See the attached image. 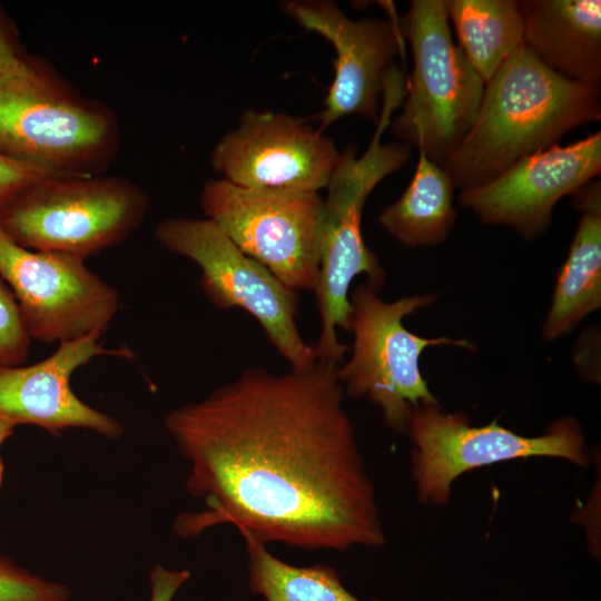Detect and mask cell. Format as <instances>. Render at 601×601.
<instances>
[{"instance_id": "484cf974", "label": "cell", "mask_w": 601, "mask_h": 601, "mask_svg": "<svg viewBox=\"0 0 601 601\" xmlns=\"http://www.w3.org/2000/svg\"><path fill=\"white\" fill-rule=\"evenodd\" d=\"M3 473H4V465H3V461H2V459L0 456V487H1V484H2V481H3Z\"/></svg>"}, {"instance_id": "8992f818", "label": "cell", "mask_w": 601, "mask_h": 601, "mask_svg": "<svg viewBox=\"0 0 601 601\" xmlns=\"http://www.w3.org/2000/svg\"><path fill=\"white\" fill-rule=\"evenodd\" d=\"M434 300L432 294H415L386 302L367 283L358 285L349 296L354 341L351 357L337 367L338 380L348 395L366 397L377 406L385 424L397 433H406L415 408L439 404L421 373L423 351L444 345L475 348L466 339L425 338L404 326L407 315Z\"/></svg>"}, {"instance_id": "4fadbf2b", "label": "cell", "mask_w": 601, "mask_h": 601, "mask_svg": "<svg viewBox=\"0 0 601 601\" xmlns=\"http://www.w3.org/2000/svg\"><path fill=\"white\" fill-rule=\"evenodd\" d=\"M283 8L302 27L328 40L336 52L325 108L316 116L319 130L348 115L377 121L384 76L402 46L397 18L353 20L328 0H292Z\"/></svg>"}, {"instance_id": "e0dca14e", "label": "cell", "mask_w": 601, "mask_h": 601, "mask_svg": "<svg viewBox=\"0 0 601 601\" xmlns=\"http://www.w3.org/2000/svg\"><path fill=\"white\" fill-rule=\"evenodd\" d=\"M413 177L402 196L387 206L378 221L400 244L437 246L445 242L456 220L454 183L449 171L418 151Z\"/></svg>"}, {"instance_id": "d4e9b609", "label": "cell", "mask_w": 601, "mask_h": 601, "mask_svg": "<svg viewBox=\"0 0 601 601\" xmlns=\"http://www.w3.org/2000/svg\"><path fill=\"white\" fill-rule=\"evenodd\" d=\"M16 428V425L0 417V446L9 439Z\"/></svg>"}, {"instance_id": "9a60e30c", "label": "cell", "mask_w": 601, "mask_h": 601, "mask_svg": "<svg viewBox=\"0 0 601 601\" xmlns=\"http://www.w3.org/2000/svg\"><path fill=\"white\" fill-rule=\"evenodd\" d=\"M518 4L523 46L562 77L600 87V0H521Z\"/></svg>"}, {"instance_id": "603a6c76", "label": "cell", "mask_w": 601, "mask_h": 601, "mask_svg": "<svg viewBox=\"0 0 601 601\" xmlns=\"http://www.w3.org/2000/svg\"><path fill=\"white\" fill-rule=\"evenodd\" d=\"M190 578V572L186 569H168L159 563L155 564L150 571V600L149 601H171L180 587Z\"/></svg>"}, {"instance_id": "44dd1931", "label": "cell", "mask_w": 601, "mask_h": 601, "mask_svg": "<svg viewBox=\"0 0 601 601\" xmlns=\"http://www.w3.org/2000/svg\"><path fill=\"white\" fill-rule=\"evenodd\" d=\"M30 342L16 298L0 278V367L22 365L27 361Z\"/></svg>"}, {"instance_id": "cb8c5ba5", "label": "cell", "mask_w": 601, "mask_h": 601, "mask_svg": "<svg viewBox=\"0 0 601 601\" xmlns=\"http://www.w3.org/2000/svg\"><path fill=\"white\" fill-rule=\"evenodd\" d=\"M24 53L18 30L0 4V72L14 65Z\"/></svg>"}, {"instance_id": "ffe728a7", "label": "cell", "mask_w": 601, "mask_h": 601, "mask_svg": "<svg viewBox=\"0 0 601 601\" xmlns=\"http://www.w3.org/2000/svg\"><path fill=\"white\" fill-rule=\"evenodd\" d=\"M70 589L19 566L0 554V601H69Z\"/></svg>"}, {"instance_id": "5bb4252c", "label": "cell", "mask_w": 601, "mask_h": 601, "mask_svg": "<svg viewBox=\"0 0 601 601\" xmlns=\"http://www.w3.org/2000/svg\"><path fill=\"white\" fill-rule=\"evenodd\" d=\"M100 337L88 335L61 343L51 355L30 365L0 367V417L53 435L83 428L109 440L121 437L122 424L85 403L70 385L73 372L95 357H131L129 348H107Z\"/></svg>"}, {"instance_id": "d6986e66", "label": "cell", "mask_w": 601, "mask_h": 601, "mask_svg": "<svg viewBox=\"0 0 601 601\" xmlns=\"http://www.w3.org/2000/svg\"><path fill=\"white\" fill-rule=\"evenodd\" d=\"M243 539L248 556L249 590L265 601H363L343 585L333 568L293 565L272 554L265 544L249 536Z\"/></svg>"}, {"instance_id": "7402d4cb", "label": "cell", "mask_w": 601, "mask_h": 601, "mask_svg": "<svg viewBox=\"0 0 601 601\" xmlns=\"http://www.w3.org/2000/svg\"><path fill=\"white\" fill-rule=\"evenodd\" d=\"M51 174L0 154V210L21 190Z\"/></svg>"}, {"instance_id": "7a4b0ae2", "label": "cell", "mask_w": 601, "mask_h": 601, "mask_svg": "<svg viewBox=\"0 0 601 601\" xmlns=\"http://www.w3.org/2000/svg\"><path fill=\"white\" fill-rule=\"evenodd\" d=\"M600 118L599 87L562 77L522 46L485 83L476 117L445 169L455 188H475Z\"/></svg>"}, {"instance_id": "9c48e42d", "label": "cell", "mask_w": 601, "mask_h": 601, "mask_svg": "<svg viewBox=\"0 0 601 601\" xmlns=\"http://www.w3.org/2000/svg\"><path fill=\"white\" fill-rule=\"evenodd\" d=\"M154 236L166 249L199 267L200 286L216 307H237L253 316L292 368L316 361L313 345L303 339L297 327V292L239 249L214 221L206 217L165 218Z\"/></svg>"}, {"instance_id": "ac0fdd59", "label": "cell", "mask_w": 601, "mask_h": 601, "mask_svg": "<svg viewBox=\"0 0 601 601\" xmlns=\"http://www.w3.org/2000/svg\"><path fill=\"white\" fill-rule=\"evenodd\" d=\"M459 47L486 83L523 46V20L514 0H446Z\"/></svg>"}, {"instance_id": "6da1fadb", "label": "cell", "mask_w": 601, "mask_h": 601, "mask_svg": "<svg viewBox=\"0 0 601 601\" xmlns=\"http://www.w3.org/2000/svg\"><path fill=\"white\" fill-rule=\"evenodd\" d=\"M337 367L316 358L283 374L247 368L166 415L186 489L204 505L176 519L177 535L228 524L305 551L386 543Z\"/></svg>"}, {"instance_id": "ba28073f", "label": "cell", "mask_w": 601, "mask_h": 601, "mask_svg": "<svg viewBox=\"0 0 601 601\" xmlns=\"http://www.w3.org/2000/svg\"><path fill=\"white\" fill-rule=\"evenodd\" d=\"M323 201L314 190L248 188L225 178L205 181L200 191L206 218L294 292L315 288Z\"/></svg>"}, {"instance_id": "30bf717a", "label": "cell", "mask_w": 601, "mask_h": 601, "mask_svg": "<svg viewBox=\"0 0 601 601\" xmlns=\"http://www.w3.org/2000/svg\"><path fill=\"white\" fill-rule=\"evenodd\" d=\"M0 278L18 304L31 339L58 345L108 328L119 293L72 255L39 252L0 228Z\"/></svg>"}, {"instance_id": "7c38bea8", "label": "cell", "mask_w": 601, "mask_h": 601, "mask_svg": "<svg viewBox=\"0 0 601 601\" xmlns=\"http://www.w3.org/2000/svg\"><path fill=\"white\" fill-rule=\"evenodd\" d=\"M601 173V131L528 155L492 180L460 191L457 201L482 223L511 227L523 239L545 234L555 204Z\"/></svg>"}, {"instance_id": "52a82bcc", "label": "cell", "mask_w": 601, "mask_h": 601, "mask_svg": "<svg viewBox=\"0 0 601 601\" xmlns=\"http://www.w3.org/2000/svg\"><path fill=\"white\" fill-rule=\"evenodd\" d=\"M406 433L412 442V476L417 500L446 505L453 482L480 466L528 457H556L588 467L591 457L577 418L564 416L538 436H525L496 420L473 425L463 413L443 412L439 404L415 408Z\"/></svg>"}, {"instance_id": "8fae6325", "label": "cell", "mask_w": 601, "mask_h": 601, "mask_svg": "<svg viewBox=\"0 0 601 601\" xmlns=\"http://www.w3.org/2000/svg\"><path fill=\"white\" fill-rule=\"evenodd\" d=\"M339 156L334 141L283 112L248 110L211 151V166L248 188H326Z\"/></svg>"}, {"instance_id": "3957f363", "label": "cell", "mask_w": 601, "mask_h": 601, "mask_svg": "<svg viewBox=\"0 0 601 601\" xmlns=\"http://www.w3.org/2000/svg\"><path fill=\"white\" fill-rule=\"evenodd\" d=\"M120 147L116 115L24 53L0 72V154L65 176L101 175Z\"/></svg>"}, {"instance_id": "277c9868", "label": "cell", "mask_w": 601, "mask_h": 601, "mask_svg": "<svg viewBox=\"0 0 601 601\" xmlns=\"http://www.w3.org/2000/svg\"><path fill=\"white\" fill-rule=\"evenodd\" d=\"M397 26L413 69L391 129L445 168L476 117L485 83L453 41L446 0H411Z\"/></svg>"}, {"instance_id": "2e32d148", "label": "cell", "mask_w": 601, "mask_h": 601, "mask_svg": "<svg viewBox=\"0 0 601 601\" xmlns=\"http://www.w3.org/2000/svg\"><path fill=\"white\" fill-rule=\"evenodd\" d=\"M572 196L581 216L542 325V337L546 341L564 337L601 307L600 180L588 183Z\"/></svg>"}, {"instance_id": "5b68a950", "label": "cell", "mask_w": 601, "mask_h": 601, "mask_svg": "<svg viewBox=\"0 0 601 601\" xmlns=\"http://www.w3.org/2000/svg\"><path fill=\"white\" fill-rule=\"evenodd\" d=\"M148 208L146 191L128 179L50 175L0 210V228L26 248L87 259L127 239Z\"/></svg>"}]
</instances>
